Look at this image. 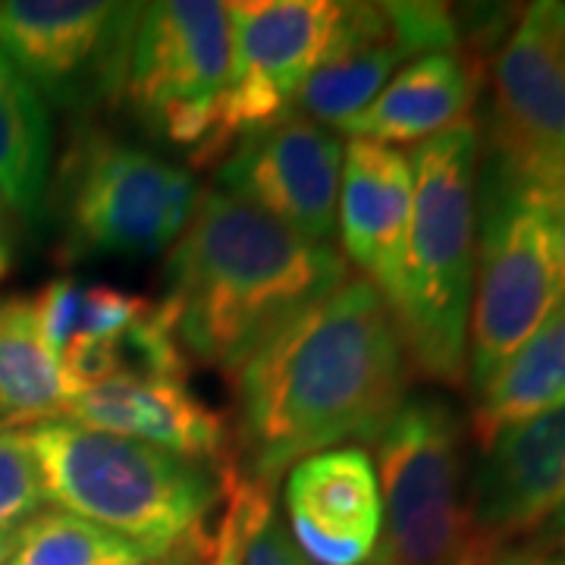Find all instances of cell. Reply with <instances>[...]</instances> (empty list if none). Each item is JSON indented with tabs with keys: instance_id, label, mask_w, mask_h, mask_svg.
Here are the masks:
<instances>
[{
	"instance_id": "6da1fadb",
	"label": "cell",
	"mask_w": 565,
	"mask_h": 565,
	"mask_svg": "<svg viewBox=\"0 0 565 565\" xmlns=\"http://www.w3.org/2000/svg\"><path fill=\"white\" fill-rule=\"evenodd\" d=\"M412 364L386 299L349 277L277 323L230 374L236 468L277 487L318 452L374 444L408 399Z\"/></svg>"
},
{
	"instance_id": "7a4b0ae2",
	"label": "cell",
	"mask_w": 565,
	"mask_h": 565,
	"mask_svg": "<svg viewBox=\"0 0 565 565\" xmlns=\"http://www.w3.org/2000/svg\"><path fill=\"white\" fill-rule=\"evenodd\" d=\"M352 277L330 243H311L217 185L163 264V318L182 352L226 377L264 337Z\"/></svg>"
},
{
	"instance_id": "3957f363",
	"label": "cell",
	"mask_w": 565,
	"mask_h": 565,
	"mask_svg": "<svg viewBox=\"0 0 565 565\" xmlns=\"http://www.w3.org/2000/svg\"><path fill=\"white\" fill-rule=\"evenodd\" d=\"M44 500L145 550L199 565L223 500L226 462H195L161 446L47 422L20 430Z\"/></svg>"
},
{
	"instance_id": "277c9868",
	"label": "cell",
	"mask_w": 565,
	"mask_h": 565,
	"mask_svg": "<svg viewBox=\"0 0 565 565\" xmlns=\"http://www.w3.org/2000/svg\"><path fill=\"white\" fill-rule=\"evenodd\" d=\"M478 154L471 120L415 145L412 223L403 289L393 318L403 333L412 374L459 390L468 377V315L478 245Z\"/></svg>"
},
{
	"instance_id": "5b68a950",
	"label": "cell",
	"mask_w": 565,
	"mask_h": 565,
	"mask_svg": "<svg viewBox=\"0 0 565 565\" xmlns=\"http://www.w3.org/2000/svg\"><path fill=\"white\" fill-rule=\"evenodd\" d=\"M468 377L478 396L565 305V267L546 207L515 167L490 154L478 177Z\"/></svg>"
},
{
	"instance_id": "8992f818",
	"label": "cell",
	"mask_w": 565,
	"mask_h": 565,
	"mask_svg": "<svg viewBox=\"0 0 565 565\" xmlns=\"http://www.w3.org/2000/svg\"><path fill=\"white\" fill-rule=\"evenodd\" d=\"M384 503L381 537L364 565H500L505 550L475 522L465 490V430L437 396H408L374 440Z\"/></svg>"
},
{
	"instance_id": "52a82bcc",
	"label": "cell",
	"mask_w": 565,
	"mask_h": 565,
	"mask_svg": "<svg viewBox=\"0 0 565 565\" xmlns=\"http://www.w3.org/2000/svg\"><path fill=\"white\" fill-rule=\"evenodd\" d=\"M230 73V3H141L122 98L151 136L189 148V158H195L217 129Z\"/></svg>"
},
{
	"instance_id": "ba28073f",
	"label": "cell",
	"mask_w": 565,
	"mask_h": 565,
	"mask_svg": "<svg viewBox=\"0 0 565 565\" xmlns=\"http://www.w3.org/2000/svg\"><path fill=\"white\" fill-rule=\"evenodd\" d=\"M63 185L70 258H151L180 239L199 202L192 173L110 136L73 145Z\"/></svg>"
},
{
	"instance_id": "9c48e42d",
	"label": "cell",
	"mask_w": 565,
	"mask_h": 565,
	"mask_svg": "<svg viewBox=\"0 0 565 565\" xmlns=\"http://www.w3.org/2000/svg\"><path fill=\"white\" fill-rule=\"evenodd\" d=\"M139 17L141 3L114 0H0V54L47 104H114Z\"/></svg>"
},
{
	"instance_id": "30bf717a",
	"label": "cell",
	"mask_w": 565,
	"mask_h": 565,
	"mask_svg": "<svg viewBox=\"0 0 565 565\" xmlns=\"http://www.w3.org/2000/svg\"><path fill=\"white\" fill-rule=\"evenodd\" d=\"M343 3L333 0H236L233 73L211 141L195 167L223 161L245 136L274 126L296 110L299 92L333 39Z\"/></svg>"
},
{
	"instance_id": "8fae6325",
	"label": "cell",
	"mask_w": 565,
	"mask_h": 565,
	"mask_svg": "<svg viewBox=\"0 0 565 565\" xmlns=\"http://www.w3.org/2000/svg\"><path fill=\"white\" fill-rule=\"evenodd\" d=\"M459 20L446 3H343L292 114L337 129L384 92L399 63L459 51Z\"/></svg>"
},
{
	"instance_id": "7c38bea8",
	"label": "cell",
	"mask_w": 565,
	"mask_h": 565,
	"mask_svg": "<svg viewBox=\"0 0 565 565\" xmlns=\"http://www.w3.org/2000/svg\"><path fill=\"white\" fill-rule=\"evenodd\" d=\"M343 139L302 114L239 139L217 170V189L286 223L311 243L337 230Z\"/></svg>"
},
{
	"instance_id": "4fadbf2b",
	"label": "cell",
	"mask_w": 565,
	"mask_h": 565,
	"mask_svg": "<svg viewBox=\"0 0 565 565\" xmlns=\"http://www.w3.org/2000/svg\"><path fill=\"white\" fill-rule=\"evenodd\" d=\"M490 154L515 170L565 161V3L525 7L493 61Z\"/></svg>"
},
{
	"instance_id": "5bb4252c",
	"label": "cell",
	"mask_w": 565,
	"mask_h": 565,
	"mask_svg": "<svg viewBox=\"0 0 565 565\" xmlns=\"http://www.w3.org/2000/svg\"><path fill=\"white\" fill-rule=\"evenodd\" d=\"M286 525L311 565H364L371 559L384 503L374 459L359 446L327 449L299 462L282 487Z\"/></svg>"
},
{
	"instance_id": "9a60e30c",
	"label": "cell",
	"mask_w": 565,
	"mask_h": 565,
	"mask_svg": "<svg viewBox=\"0 0 565 565\" xmlns=\"http://www.w3.org/2000/svg\"><path fill=\"white\" fill-rule=\"evenodd\" d=\"M481 452L468 487L471 512L505 550L531 537L565 503V403L509 427Z\"/></svg>"
},
{
	"instance_id": "2e32d148",
	"label": "cell",
	"mask_w": 565,
	"mask_h": 565,
	"mask_svg": "<svg viewBox=\"0 0 565 565\" xmlns=\"http://www.w3.org/2000/svg\"><path fill=\"white\" fill-rule=\"evenodd\" d=\"M412 223V161L399 148L349 139L340 173L337 230L345 258L390 305L403 289Z\"/></svg>"
},
{
	"instance_id": "e0dca14e",
	"label": "cell",
	"mask_w": 565,
	"mask_h": 565,
	"mask_svg": "<svg viewBox=\"0 0 565 565\" xmlns=\"http://www.w3.org/2000/svg\"><path fill=\"white\" fill-rule=\"evenodd\" d=\"M61 422L161 446L195 462H230V427L182 381L114 377L66 399Z\"/></svg>"
},
{
	"instance_id": "ac0fdd59",
	"label": "cell",
	"mask_w": 565,
	"mask_h": 565,
	"mask_svg": "<svg viewBox=\"0 0 565 565\" xmlns=\"http://www.w3.org/2000/svg\"><path fill=\"white\" fill-rule=\"evenodd\" d=\"M484 82V66L475 54L437 51L403 70L386 82L384 92L355 114L340 122L333 132L343 139H364L377 145H422L446 129L468 120Z\"/></svg>"
},
{
	"instance_id": "d6986e66",
	"label": "cell",
	"mask_w": 565,
	"mask_h": 565,
	"mask_svg": "<svg viewBox=\"0 0 565 565\" xmlns=\"http://www.w3.org/2000/svg\"><path fill=\"white\" fill-rule=\"evenodd\" d=\"M565 403V305L475 396L471 437L487 449L503 430Z\"/></svg>"
},
{
	"instance_id": "ffe728a7",
	"label": "cell",
	"mask_w": 565,
	"mask_h": 565,
	"mask_svg": "<svg viewBox=\"0 0 565 565\" xmlns=\"http://www.w3.org/2000/svg\"><path fill=\"white\" fill-rule=\"evenodd\" d=\"M51 110L17 63L0 54V202L20 221H35L51 177Z\"/></svg>"
},
{
	"instance_id": "44dd1931",
	"label": "cell",
	"mask_w": 565,
	"mask_h": 565,
	"mask_svg": "<svg viewBox=\"0 0 565 565\" xmlns=\"http://www.w3.org/2000/svg\"><path fill=\"white\" fill-rule=\"evenodd\" d=\"M61 364L41 343L29 296H0V430L61 422Z\"/></svg>"
},
{
	"instance_id": "7402d4cb",
	"label": "cell",
	"mask_w": 565,
	"mask_h": 565,
	"mask_svg": "<svg viewBox=\"0 0 565 565\" xmlns=\"http://www.w3.org/2000/svg\"><path fill=\"white\" fill-rule=\"evenodd\" d=\"M151 556L126 537L61 509H41L17 527L7 565H141Z\"/></svg>"
},
{
	"instance_id": "603a6c76",
	"label": "cell",
	"mask_w": 565,
	"mask_h": 565,
	"mask_svg": "<svg viewBox=\"0 0 565 565\" xmlns=\"http://www.w3.org/2000/svg\"><path fill=\"white\" fill-rule=\"evenodd\" d=\"M44 505L39 465L22 434L0 430V531H17Z\"/></svg>"
},
{
	"instance_id": "cb8c5ba5",
	"label": "cell",
	"mask_w": 565,
	"mask_h": 565,
	"mask_svg": "<svg viewBox=\"0 0 565 565\" xmlns=\"http://www.w3.org/2000/svg\"><path fill=\"white\" fill-rule=\"evenodd\" d=\"M154 305L158 299L136 296L107 282L82 286L76 340H114L126 333L132 323H139L145 315H151Z\"/></svg>"
},
{
	"instance_id": "d4e9b609",
	"label": "cell",
	"mask_w": 565,
	"mask_h": 565,
	"mask_svg": "<svg viewBox=\"0 0 565 565\" xmlns=\"http://www.w3.org/2000/svg\"><path fill=\"white\" fill-rule=\"evenodd\" d=\"M32 299L35 323H39L41 343L47 345V352L61 362L66 345L76 340V323H79V302H82V282L61 277L41 286Z\"/></svg>"
},
{
	"instance_id": "484cf974",
	"label": "cell",
	"mask_w": 565,
	"mask_h": 565,
	"mask_svg": "<svg viewBox=\"0 0 565 565\" xmlns=\"http://www.w3.org/2000/svg\"><path fill=\"white\" fill-rule=\"evenodd\" d=\"M243 565H311L296 546L277 505H267L243 546Z\"/></svg>"
},
{
	"instance_id": "4316f807",
	"label": "cell",
	"mask_w": 565,
	"mask_h": 565,
	"mask_svg": "<svg viewBox=\"0 0 565 565\" xmlns=\"http://www.w3.org/2000/svg\"><path fill=\"white\" fill-rule=\"evenodd\" d=\"M525 553H531V556H544V559L565 556V503L546 519L544 525L531 534V544H527Z\"/></svg>"
},
{
	"instance_id": "83f0119b",
	"label": "cell",
	"mask_w": 565,
	"mask_h": 565,
	"mask_svg": "<svg viewBox=\"0 0 565 565\" xmlns=\"http://www.w3.org/2000/svg\"><path fill=\"white\" fill-rule=\"evenodd\" d=\"M531 185L537 189L541 202L546 207V217L553 223V233H556V245H559V255H563L565 267V185L559 182H534Z\"/></svg>"
},
{
	"instance_id": "f1b7e54d",
	"label": "cell",
	"mask_w": 565,
	"mask_h": 565,
	"mask_svg": "<svg viewBox=\"0 0 565 565\" xmlns=\"http://www.w3.org/2000/svg\"><path fill=\"white\" fill-rule=\"evenodd\" d=\"M17 262V217L0 202V280L10 277Z\"/></svg>"
},
{
	"instance_id": "f546056e",
	"label": "cell",
	"mask_w": 565,
	"mask_h": 565,
	"mask_svg": "<svg viewBox=\"0 0 565 565\" xmlns=\"http://www.w3.org/2000/svg\"><path fill=\"white\" fill-rule=\"evenodd\" d=\"M509 167H512V163H509ZM519 173H522V170H519ZM522 177H527V180L534 182H559V185H565V161L546 163V167H537V170H527Z\"/></svg>"
},
{
	"instance_id": "4dcf8cb0",
	"label": "cell",
	"mask_w": 565,
	"mask_h": 565,
	"mask_svg": "<svg viewBox=\"0 0 565 565\" xmlns=\"http://www.w3.org/2000/svg\"><path fill=\"white\" fill-rule=\"evenodd\" d=\"M500 565H565V559H544V556H531V553H522V556H505Z\"/></svg>"
},
{
	"instance_id": "1f68e13d",
	"label": "cell",
	"mask_w": 565,
	"mask_h": 565,
	"mask_svg": "<svg viewBox=\"0 0 565 565\" xmlns=\"http://www.w3.org/2000/svg\"><path fill=\"white\" fill-rule=\"evenodd\" d=\"M13 550H17V531H0V565L13 559Z\"/></svg>"
},
{
	"instance_id": "d6a6232c",
	"label": "cell",
	"mask_w": 565,
	"mask_h": 565,
	"mask_svg": "<svg viewBox=\"0 0 565 565\" xmlns=\"http://www.w3.org/2000/svg\"><path fill=\"white\" fill-rule=\"evenodd\" d=\"M141 565H192L189 559H148V563Z\"/></svg>"
}]
</instances>
